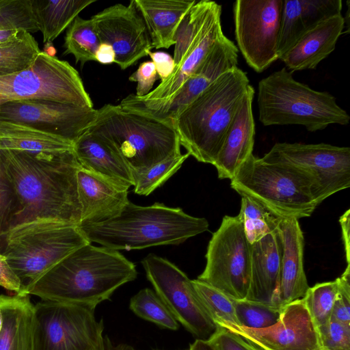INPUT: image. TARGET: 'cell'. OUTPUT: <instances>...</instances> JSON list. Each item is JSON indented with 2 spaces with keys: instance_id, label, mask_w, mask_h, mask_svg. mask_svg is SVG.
Wrapping results in <instances>:
<instances>
[{
  "instance_id": "1",
  "label": "cell",
  "mask_w": 350,
  "mask_h": 350,
  "mask_svg": "<svg viewBox=\"0 0 350 350\" xmlns=\"http://www.w3.org/2000/svg\"><path fill=\"white\" fill-rule=\"evenodd\" d=\"M0 159L1 169L19 204L13 226L36 218L80 225L77 173L81 166L73 151L44 154L0 150Z\"/></svg>"
},
{
  "instance_id": "2",
  "label": "cell",
  "mask_w": 350,
  "mask_h": 350,
  "mask_svg": "<svg viewBox=\"0 0 350 350\" xmlns=\"http://www.w3.org/2000/svg\"><path fill=\"white\" fill-rule=\"evenodd\" d=\"M137 275L135 264L118 251L88 243L40 275L23 293L96 308Z\"/></svg>"
},
{
  "instance_id": "3",
  "label": "cell",
  "mask_w": 350,
  "mask_h": 350,
  "mask_svg": "<svg viewBox=\"0 0 350 350\" xmlns=\"http://www.w3.org/2000/svg\"><path fill=\"white\" fill-rule=\"evenodd\" d=\"M79 226L90 243L117 251H130L179 245L207 231L209 224L206 219L189 215L178 207L159 202L144 206L129 201L117 215Z\"/></svg>"
},
{
  "instance_id": "4",
  "label": "cell",
  "mask_w": 350,
  "mask_h": 350,
  "mask_svg": "<svg viewBox=\"0 0 350 350\" xmlns=\"http://www.w3.org/2000/svg\"><path fill=\"white\" fill-rule=\"evenodd\" d=\"M250 81L234 67L221 75L174 120L180 144L199 162L213 165Z\"/></svg>"
},
{
  "instance_id": "5",
  "label": "cell",
  "mask_w": 350,
  "mask_h": 350,
  "mask_svg": "<svg viewBox=\"0 0 350 350\" xmlns=\"http://www.w3.org/2000/svg\"><path fill=\"white\" fill-rule=\"evenodd\" d=\"M88 131L113 150L129 168L132 176L180 154L174 128L120 105L106 104L97 109Z\"/></svg>"
},
{
  "instance_id": "6",
  "label": "cell",
  "mask_w": 350,
  "mask_h": 350,
  "mask_svg": "<svg viewBox=\"0 0 350 350\" xmlns=\"http://www.w3.org/2000/svg\"><path fill=\"white\" fill-rule=\"evenodd\" d=\"M257 101L264 126L296 124L314 132L350 121L333 95L296 81L285 67L259 81Z\"/></svg>"
},
{
  "instance_id": "7",
  "label": "cell",
  "mask_w": 350,
  "mask_h": 350,
  "mask_svg": "<svg viewBox=\"0 0 350 350\" xmlns=\"http://www.w3.org/2000/svg\"><path fill=\"white\" fill-rule=\"evenodd\" d=\"M4 237L3 254L21 279L23 292L27 286L68 254L91 243L79 226L51 218L17 224Z\"/></svg>"
},
{
  "instance_id": "8",
  "label": "cell",
  "mask_w": 350,
  "mask_h": 350,
  "mask_svg": "<svg viewBox=\"0 0 350 350\" xmlns=\"http://www.w3.org/2000/svg\"><path fill=\"white\" fill-rule=\"evenodd\" d=\"M230 187L281 218L308 217L319 206L313 183L306 174L253 154L230 180Z\"/></svg>"
},
{
  "instance_id": "9",
  "label": "cell",
  "mask_w": 350,
  "mask_h": 350,
  "mask_svg": "<svg viewBox=\"0 0 350 350\" xmlns=\"http://www.w3.org/2000/svg\"><path fill=\"white\" fill-rule=\"evenodd\" d=\"M45 100L93 107L78 72L68 62L40 51L27 68L0 77V105Z\"/></svg>"
},
{
  "instance_id": "10",
  "label": "cell",
  "mask_w": 350,
  "mask_h": 350,
  "mask_svg": "<svg viewBox=\"0 0 350 350\" xmlns=\"http://www.w3.org/2000/svg\"><path fill=\"white\" fill-rule=\"evenodd\" d=\"M95 308L43 300L34 305L33 350H107Z\"/></svg>"
},
{
  "instance_id": "11",
  "label": "cell",
  "mask_w": 350,
  "mask_h": 350,
  "mask_svg": "<svg viewBox=\"0 0 350 350\" xmlns=\"http://www.w3.org/2000/svg\"><path fill=\"white\" fill-rule=\"evenodd\" d=\"M205 258V268L197 279L234 299H245L250 281L252 245L239 214L222 218L209 241Z\"/></svg>"
},
{
  "instance_id": "12",
  "label": "cell",
  "mask_w": 350,
  "mask_h": 350,
  "mask_svg": "<svg viewBox=\"0 0 350 350\" xmlns=\"http://www.w3.org/2000/svg\"><path fill=\"white\" fill-rule=\"evenodd\" d=\"M261 159L291 166L306 174L313 183L318 205L350 187L349 147L325 143H276Z\"/></svg>"
},
{
  "instance_id": "13",
  "label": "cell",
  "mask_w": 350,
  "mask_h": 350,
  "mask_svg": "<svg viewBox=\"0 0 350 350\" xmlns=\"http://www.w3.org/2000/svg\"><path fill=\"white\" fill-rule=\"evenodd\" d=\"M238 49L225 35L213 45L196 71L180 88L166 99H144L134 94L123 98L120 105L172 126L178 115L221 75L237 67Z\"/></svg>"
},
{
  "instance_id": "14",
  "label": "cell",
  "mask_w": 350,
  "mask_h": 350,
  "mask_svg": "<svg viewBox=\"0 0 350 350\" xmlns=\"http://www.w3.org/2000/svg\"><path fill=\"white\" fill-rule=\"evenodd\" d=\"M147 279L170 312L197 339L206 340L217 329L202 306L192 280L168 260L150 254L142 260Z\"/></svg>"
},
{
  "instance_id": "15",
  "label": "cell",
  "mask_w": 350,
  "mask_h": 350,
  "mask_svg": "<svg viewBox=\"0 0 350 350\" xmlns=\"http://www.w3.org/2000/svg\"><path fill=\"white\" fill-rule=\"evenodd\" d=\"M284 0H238L233 5L237 49L262 72L278 59V44Z\"/></svg>"
},
{
  "instance_id": "16",
  "label": "cell",
  "mask_w": 350,
  "mask_h": 350,
  "mask_svg": "<svg viewBox=\"0 0 350 350\" xmlns=\"http://www.w3.org/2000/svg\"><path fill=\"white\" fill-rule=\"evenodd\" d=\"M93 107L45 100H22L0 105V120L21 123L74 142L94 121Z\"/></svg>"
},
{
  "instance_id": "17",
  "label": "cell",
  "mask_w": 350,
  "mask_h": 350,
  "mask_svg": "<svg viewBox=\"0 0 350 350\" xmlns=\"http://www.w3.org/2000/svg\"><path fill=\"white\" fill-rule=\"evenodd\" d=\"M91 19L100 42L112 47L114 62L122 70L148 55L153 49L146 25L135 0H131L128 5H111Z\"/></svg>"
},
{
  "instance_id": "18",
  "label": "cell",
  "mask_w": 350,
  "mask_h": 350,
  "mask_svg": "<svg viewBox=\"0 0 350 350\" xmlns=\"http://www.w3.org/2000/svg\"><path fill=\"white\" fill-rule=\"evenodd\" d=\"M261 350H321L317 328L303 299L282 308L279 320L265 329L222 326Z\"/></svg>"
},
{
  "instance_id": "19",
  "label": "cell",
  "mask_w": 350,
  "mask_h": 350,
  "mask_svg": "<svg viewBox=\"0 0 350 350\" xmlns=\"http://www.w3.org/2000/svg\"><path fill=\"white\" fill-rule=\"evenodd\" d=\"M277 233L282 247L280 272L271 304L282 309L303 298L310 286L304 268V239L299 220L282 218Z\"/></svg>"
},
{
  "instance_id": "20",
  "label": "cell",
  "mask_w": 350,
  "mask_h": 350,
  "mask_svg": "<svg viewBox=\"0 0 350 350\" xmlns=\"http://www.w3.org/2000/svg\"><path fill=\"white\" fill-rule=\"evenodd\" d=\"M254 89L250 84L227 131L213 164L219 179L231 180L253 154L255 123L252 112Z\"/></svg>"
},
{
  "instance_id": "21",
  "label": "cell",
  "mask_w": 350,
  "mask_h": 350,
  "mask_svg": "<svg viewBox=\"0 0 350 350\" xmlns=\"http://www.w3.org/2000/svg\"><path fill=\"white\" fill-rule=\"evenodd\" d=\"M81 223L104 221L117 215L129 202V189L81 167L77 173Z\"/></svg>"
},
{
  "instance_id": "22",
  "label": "cell",
  "mask_w": 350,
  "mask_h": 350,
  "mask_svg": "<svg viewBox=\"0 0 350 350\" xmlns=\"http://www.w3.org/2000/svg\"><path fill=\"white\" fill-rule=\"evenodd\" d=\"M221 5L215 2L196 40L179 66L166 79L142 98L148 100L166 99L172 96L196 71L215 43L224 34L221 25Z\"/></svg>"
},
{
  "instance_id": "23",
  "label": "cell",
  "mask_w": 350,
  "mask_h": 350,
  "mask_svg": "<svg viewBox=\"0 0 350 350\" xmlns=\"http://www.w3.org/2000/svg\"><path fill=\"white\" fill-rule=\"evenodd\" d=\"M345 18L338 14L308 29L280 59L291 70L315 69L333 52L343 33Z\"/></svg>"
},
{
  "instance_id": "24",
  "label": "cell",
  "mask_w": 350,
  "mask_h": 350,
  "mask_svg": "<svg viewBox=\"0 0 350 350\" xmlns=\"http://www.w3.org/2000/svg\"><path fill=\"white\" fill-rule=\"evenodd\" d=\"M281 254L277 232L252 244L250 281L245 299L271 304L278 284Z\"/></svg>"
},
{
  "instance_id": "25",
  "label": "cell",
  "mask_w": 350,
  "mask_h": 350,
  "mask_svg": "<svg viewBox=\"0 0 350 350\" xmlns=\"http://www.w3.org/2000/svg\"><path fill=\"white\" fill-rule=\"evenodd\" d=\"M73 152L85 170L127 189L133 185L131 172L122 159L88 130L74 142Z\"/></svg>"
},
{
  "instance_id": "26",
  "label": "cell",
  "mask_w": 350,
  "mask_h": 350,
  "mask_svg": "<svg viewBox=\"0 0 350 350\" xmlns=\"http://www.w3.org/2000/svg\"><path fill=\"white\" fill-rule=\"evenodd\" d=\"M0 350H33L34 305L29 295H0Z\"/></svg>"
},
{
  "instance_id": "27",
  "label": "cell",
  "mask_w": 350,
  "mask_h": 350,
  "mask_svg": "<svg viewBox=\"0 0 350 350\" xmlns=\"http://www.w3.org/2000/svg\"><path fill=\"white\" fill-rule=\"evenodd\" d=\"M195 0H135L146 25L152 48L175 44L178 27Z\"/></svg>"
},
{
  "instance_id": "28",
  "label": "cell",
  "mask_w": 350,
  "mask_h": 350,
  "mask_svg": "<svg viewBox=\"0 0 350 350\" xmlns=\"http://www.w3.org/2000/svg\"><path fill=\"white\" fill-rule=\"evenodd\" d=\"M0 150L60 154L73 151V142L26 124L0 120Z\"/></svg>"
},
{
  "instance_id": "29",
  "label": "cell",
  "mask_w": 350,
  "mask_h": 350,
  "mask_svg": "<svg viewBox=\"0 0 350 350\" xmlns=\"http://www.w3.org/2000/svg\"><path fill=\"white\" fill-rule=\"evenodd\" d=\"M95 0H31L33 16L44 43L52 42Z\"/></svg>"
},
{
  "instance_id": "30",
  "label": "cell",
  "mask_w": 350,
  "mask_h": 350,
  "mask_svg": "<svg viewBox=\"0 0 350 350\" xmlns=\"http://www.w3.org/2000/svg\"><path fill=\"white\" fill-rule=\"evenodd\" d=\"M40 52L31 33L21 31L13 39L0 45V77L27 68Z\"/></svg>"
},
{
  "instance_id": "31",
  "label": "cell",
  "mask_w": 350,
  "mask_h": 350,
  "mask_svg": "<svg viewBox=\"0 0 350 350\" xmlns=\"http://www.w3.org/2000/svg\"><path fill=\"white\" fill-rule=\"evenodd\" d=\"M101 44L93 21L77 16L68 27L63 55L72 54L75 62L83 66L90 61H96L95 55Z\"/></svg>"
},
{
  "instance_id": "32",
  "label": "cell",
  "mask_w": 350,
  "mask_h": 350,
  "mask_svg": "<svg viewBox=\"0 0 350 350\" xmlns=\"http://www.w3.org/2000/svg\"><path fill=\"white\" fill-rule=\"evenodd\" d=\"M247 241L252 245L269 234L277 232L282 218L254 200L241 196L239 213Z\"/></svg>"
},
{
  "instance_id": "33",
  "label": "cell",
  "mask_w": 350,
  "mask_h": 350,
  "mask_svg": "<svg viewBox=\"0 0 350 350\" xmlns=\"http://www.w3.org/2000/svg\"><path fill=\"white\" fill-rule=\"evenodd\" d=\"M214 3L215 1L208 0L196 1L182 19L175 36V68L179 66L196 40Z\"/></svg>"
},
{
  "instance_id": "34",
  "label": "cell",
  "mask_w": 350,
  "mask_h": 350,
  "mask_svg": "<svg viewBox=\"0 0 350 350\" xmlns=\"http://www.w3.org/2000/svg\"><path fill=\"white\" fill-rule=\"evenodd\" d=\"M192 282L202 306L217 327L239 325L234 299L198 279Z\"/></svg>"
},
{
  "instance_id": "35",
  "label": "cell",
  "mask_w": 350,
  "mask_h": 350,
  "mask_svg": "<svg viewBox=\"0 0 350 350\" xmlns=\"http://www.w3.org/2000/svg\"><path fill=\"white\" fill-rule=\"evenodd\" d=\"M130 309L138 317L157 325L177 330L179 323L154 291L145 288L133 296Z\"/></svg>"
},
{
  "instance_id": "36",
  "label": "cell",
  "mask_w": 350,
  "mask_h": 350,
  "mask_svg": "<svg viewBox=\"0 0 350 350\" xmlns=\"http://www.w3.org/2000/svg\"><path fill=\"white\" fill-rule=\"evenodd\" d=\"M338 291L336 280L317 283L302 298L317 328L330 319Z\"/></svg>"
},
{
  "instance_id": "37",
  "label": "cell",
  "mask_w": 350,
  "mask_h": 350,
  "mask_svg": "<svg viewBox=\"0 0 350 350\" xmlns=\"http://www.w3.org/2000/svg\"><path fill=\"white\" fill-rule=\"evenodd\" d=\"M189 156L187 152L170 157L141 174L133 175V191L140 196L150 195L174 175Z\"/></svg>"
},
{
  "instance_id": "38",
  "label": "cell",
  "mask_w": 350,
  "mask_h": 350,
  "mask_svg": "<svg viewBox=\"0 0 350 350\" xmlns=\"http://www.w3.org/2000/svg\"><path fill=\"white\" fill-rule=\"evenodd\" d=\"M239 326L250 329H265L279 320L282 308L271 304L247 299L233 300Z\"/></svg>"
},
{
  "instance_id": "39",
  "label": "cell",
  "mask_w": 350,
  "mask_h": 350,
  "mask_svg": "<svg viewBox=\"0 0 350 350\" xmlns=\"http://www.w3.org/2000/svg\"><path fill=\"white\" fill-rule=\"evenodd\" d=\"M306 31L301 18V0H284L278 44V59Z\"/></svg>"
},
{
  "instance_id": "40",
  "label": "cell",
  "mask_w": 350,
  "mask_h": 350,
  "mask_svg": "<svg viewBox=\"0 0 350 350\" xmlns=\"http://www.w3.org/2000/svg\"><path fill=\"white\" fill-rule=\"evenodd\" d=\"M38 31L31 0H0V30Z\"/></svg>"
},
{
  "instance_id": "41",
  "label": "cell",
  "mask_w": 350,
  "mask_h": 350,
  "mask_svg": "<svg viewBox=\"0 0 350 350\" xmlns=\"http://www.w3.org/2000/svg\"><path fill=\"white\" fill-rule=\"evenodd\" d=\"M301 18L306 30L332 16L340 14L341 0H301Z\"/></svg>"
},
{
  "instance_id": "42",
  "label": "cell",
  "mask_w": 350,
  "mask_h": 350,
  "mask_svg": "<svg viewBox=\"0 0 350 350\" xmlns=\"http://www.w3.org/2000/svg\"><path fill=\"white\" fill-rule=\"evenodd\" d=\"M323 350H350V325L332 318L317 327Z\"/></svg>"
},
{
  "instance_id": "43",
  "label": "cell",
  "mask_w": 350,
  "mask_h": 350,
  "mask_svg": "<svg viewBox=\"0 0 350 350\" xmlns=\"http://www.w3.org/2000/svg\"><path fill=\"white\" fill-rule=\"evenodd\" d=\"M19 209L17 196L10 181L0 170V237L13 226Z\"/></svg>"
},
{
  "instance_id": "44",
  "label": "cell",
  "mask_w": 350,
  "mask_h": 350,
  "mask_svg": "<svg viewBox=\"0 0 350 350\" xmlns=\"http://www.w3.org/2000/svg\"><path fill=\"white\" fill-rule=\"evenodd\" d=\"M338 291L331 318L350 325V265L337 278Z\"/></svg>"
},
{
  "instance_id": "45",
  "label": "cell",
  "mask_w": 350,
  "mask_h": 350,
  "mask_svg": "<svg viewBox=\"0 0 350 350\" xmlns=\"http://www.w3.org/2000/svg\"><path fill=\"white\" fill-rule=\"evenodd\" d=\"M216 350H261L226 328L217 327L206 339Z\"/></svg>"
},
{
  "instance_id": "46",
  "label": "cell",
  "mask_w": 350,
  "mask_h": 350,
  "mask_svg": "<svg viewBox=\"0 0 350 350\" xmlns=\"http://www.w3.org/2000/svg\"><path fill=\"white\" fill-rule=\"evenodd\" d=\"M159 79L157 70L152 61L140 64L137 70L129 78L130 81L137 82L136 96H146L152 90L154 82Z\"/></svg>"
},
{
  "instance_id": "47",
  "label": "cell",
  "mask_w": 350,
  "mask_h": 350,
  "mask_svg": "<svg viewBox=\"0 0 350 350\" xmlns=\"http://www.w3.org/2000/svg\"><path fill=\"white\" fill-rule=\"evenodd\" d=\"M0 286L15 294H23V285L21 279L3 254H0Z\"/></svg>"
},
{
  "instance_id": "48",
  "label": "cell",
  "mask_w": 350,
  "mask_h": 350,
  "mask_svg": "<svg viewBox=\"0 0 350 350\" xmlns=\"http://www.w3.org/2000/svg\"><path fill=\"white\" fill-rule=\"evenodd\" d=\"M148 55L155 66L159 79L163 81L170 76L175 68L173 57L170 55L162 51H150Z\"/></svg>"
},
{
  "instance_id": "49",
  "label": "cell",
  "mask_w": 350,
  "mask_h": 350,
  "mask_svg": "<svg viewBox=\"0 0 350 350\" xmlns=\"http://www.w3.org/2000/svg\"><path fill=\"white\" fill-rule=\"evenodd\" d=\"M342 239L344 244L347 265H350V210L345 212L339 219Z\"/></svg>"
},
{
  "instance_id": "50",
  "label": "cell",
  "mask_w": 350,
  "mask_h": 350,
  "mask_svg": "<svg viewBox=\"0 0 350 350\" xmlns=\"http://www.w3.org/2000/svg\"><path fill=\"white\" fill-rule=\"evenodd\" d=\"M96 61L101 64H111L115 61V53L112 47L101 43L95 55Z\"/></svg>"
},
{
  "instance_id": "51",
  "label": "cell",
  "mask_w": 350,
  "mask_h": 350,
  "mask_svg": "<svg viewBox=\"0 0 350 350\" xmlns=\"http://www.w3.org/2000/svg\"><path fill=\"white\" fill-rule=\"evenodd\" d=\"M188 350H216L207 340L196 339Z\"/></svg>"
},
{
  "instance_id": "52",
  "label": "cell",
  "mask_w": 350,
  "mask_h": 350,
  "mask_svg": "<svg viewBox=\"0 0 350 350\" xmlns=\"http://www.w3.org/2000/svg\"><path fill=\"white\" fill-rule=\"evenodd\" d=\"M22 30L3 29L0 30V45L13 39Z\"/></svg>"
},
{
  "instance_id": "53",
  "label": "cell",
  "mask_w": 350,
  "mask_h": 350,
  "mask_svg": "<svg viewBox=\"0 0 350 350\" xmlns=\"http://www.w3.org/2000/svg\"><path fill=\"white\" fill-rule=\"evenodd\" d=\"M107 350H135L133 347L126 345V344H120L116 346H113L111 344L110 341L108 340L107 342Z\"/></svg>"
},
{
  "instance_id": "54",
  "label": "cell",
  "mask_w": 350,
  "mask_h": 350,
  "mask_svg": "<svg viewBox=\"0 0 350 350\" xmlns=\"http://www.w3.org/2000/svg\"><path fill=\"white\" fill-rule=\"evenodd\" d=\"M43 52L49 55L55 56L56 51L54 46H53L52 42H47L45 44Z\"/></svg>"
},
{
  "instance_id": "55",
  "label": "cell",
  "mask_w": 350,
  "mask_h": 350,
  "mask_svg": "<svg viewBox=\"0 0 350 350\" xmlns=\"http://www.w3.org/2000/svg\"><path fill=\"white\" fill-rule=\"evenodd\" d=\"M3 315H2V313H1V312L0 310V332H1L2 327H3Z\"/></svg>"
},
{
  "instance_id": "56",
  "label": "cell",
  "mask_w": 350,
  "mask_h": 350,
  "mask_svg": "<svg viewBox=\"0 0 350 350\" xmlns=\"http://www.w3.org/2000/svg\"><path fill=\"white\" fill-rule=\"evenodd\" d=\"M0 170H1V159H0Z\"/></svg>"
},
{
  "instance_id": "57",
  "label": "cell",
  "mask_w": 350,
  "mask_h": 350,
  "mask_svg": "<svg viewBox=\"0 0 350 350\" xmlns=\"http://www.w3.org/2000/svg\"><path fill=\"white\" fill-rule=\"evenodd\" d=\"M186 350H188V349H186Z\"/></svg>"
},
{
  "instance_id": "58",
  "label": "cell",
  "mask_w": 350,
  "mask_h": 350,
  "mask_svg": "<svg viewBox=\"0 0 350 350\" xmlns=\"http://www.w3.org/2000/svg\"><path fill=\"white\" fill-rule=\"evenodd\" d=\"M321 350H323V349H321Z\"/></svg>"
}]
</instances>
